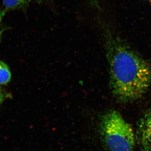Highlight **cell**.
<instances>
[{"instance_id": "9c48e42d", "label": "cell", "mask_w": 151, "mask_h": 151, "mask_svg": "<svg viewBox=\"0 0 151 151\" xmlns=\"http://www.w3.org/2000/svg\"><path fill=\"white\" fill-rule=\"evenodd\" d=\"M3 30L0 29V42H1V39L2 35V32Z\"/></svg>"}, {"instance_id": "5b68a950", "label": "cell", "mask_w": 151, "mask_h": 151, "mask_svg": "<svg viewBox=\"0 0 151 151\" xmlns=\"http://www.w3.org/2000/svg\"><path fill=\"white\" fill-rule=\"evenodd\" d=\"M11 78V73L8 66L0 60V84H7Z\"/></svg>"}, {"instance_id": "8992f818", "label": "cell", "mask_w": 151, "mask_h": 151, "mask_svg": "<svg viewBox=\"0 0 151 151\" xmlns=\"http://www.w3.org/2000/svg\"><path fill=\"white\" fill-rule=\"evenodd\" d=\"M35 1L39 4H49L52 0H32V1Z\"/></svg>"}, {"instance_id": "277c9868", "label": "cell", "mask_w": 151, "mask_h": 151, "mask_svg": "<svg viewBox=\"0 0 151 151\" xmlns=\"http://www.w3.org/2000/svg\"><path fill=\"white\" fill-rule=\"evenodd\" d=\"M32 0H3L6 11L26 7Z\"/></svg>"}, {"instance_id": "3957f363", "label": "cell", "mask_w": 151, "mask_h": 151, "mask_svg": "<svg viewBox=\"0 0 151 151\" xmlns=\"http://www.w3.org/2000/svg\"><path fill=\"white\" fill-rule=\"evenodd\" d=\"M136 137L141 151H151V108L139 122Z\"/></svg>"}, {"instance_id": "30bf717a", "label": "cell", "mask_w": 151, "mask_h": 151, "mask_svg": "<svg viewBox=\"0 0 151 151\" xmlns=\"http://www.w3.org/2000/svg\"><path fill=\"white\" fill-rule=\"evenodd\" d=\"M146 1H148L150 3H151V0H146Z\"/></svg>"}, {"instance_id": "6da1fadb", "label": "cell", "mask_w": 151, "mask_h": 151, "mask_svg": "<svg viewBox=\"0 0 151 151\" xmlns=\"http://www.w3.org/2000/svg\"><path fill=\"white\" fill-rule=\"evenodd\" d=\"M100 12L95 11L94 22L106 52L111 92L121 102L137 100L151 86V65L125 43Z\"/></svg>"}, {"instance_id": "52a82bcc", "label": "cell", "mask_w": 151, "mask_h": 151, "mask_svg": "<svg viewBox=\"0 0 151 151\" xmlns=\"http://www.w3.org/2000/svg\"><path fill=\"white\" fill-rule=\"evenodd\" d=\"M6 11L5 9L4 10L0 11V22L1 21L3 17L4 16L5 14L6 13Z\"/></svg>"}, {"instance_id": "ba28073f", "label": "cell", "mask_w": 151, "mask_h": 151, "mask_svg": "<svg viewBox=\"0 0 151 151\" xmlns=\"http://www.w3.org/2000/svg\"><path fill=\"white\" fill-rule=\"evenodd\" d=\"M3 95L1 92L0 91V104L2 103L3 100Z\"/></svg>"}, {"instance_id": "7a4b0ae2", "label": "cell", "mask_w": 151, "mask_h": 151, "mask_svg": "<svg viewBox=\"0 0 151 151\" xmlns=\"http://www.w3.org/2000/svg\"><path fill=\"white\" fill-rule=\"evenodd\" d=\"M99 131L109 151H133L136 137L131 125L115 110L108 111L100 117Z\"/></svg>"}]
</instances>
